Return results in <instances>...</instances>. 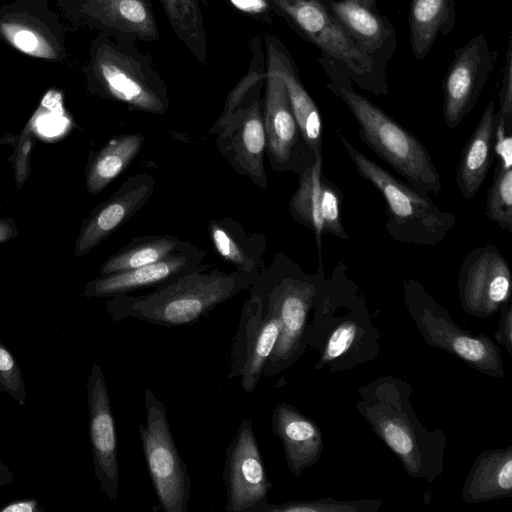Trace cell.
Segmentation results:
<instances>
[{"label": "cell", "mask_w": 512, "mask_h": 512, "mask_svg": "<svg viewBox=\"0 0 512 512\" xmlns=\"http://www.w3.org/2000/svg\"><path fill=\"white\" fill-rule=\"evenodd\" d=\"M512 495V447L481 452L462 488L467 504H478Z\"/></svg>", "instance_id": "27"}, {"label": "cell", "mask_w": 512, "mask_h": 512, "mask_svg": "<svg viewBox=\"0 0 512 512\" xmlns=\"http://www.w3.org/2000/svg\"><path fill=\"white\" fill-rule=\"evenodd\" d=\"M487 191L485 215L501 229L512 233V164L497 160Z\"/></svg>", "instance_id": "33"}, {"label": "cell", "mask_w": 512, "mask_h": 512, "mask_svg": "<svg viewBox=\"0 0 512 512\" xmlns=\"http://www.w3.org/2000/svg\"><path fill=\"white\" fill-rule=\"evenodd\" d=\"M457 287L463 310L480 319L488 318L512 299L509 263L493 244L476 247L462 260Z\"/></svg>", "instance_id": "12"}, {"label": "cell", "mask_w": 512, "mask_h": 512, "mask_svg": "<svg viewBox=\"0 0 512 512\" xmlns=\"http://www.w3.org/2000/svg\"><path fill=\"white\" fill-rule=\"evenodd\" d=\"M280 334L278 321L269 314L259 299L251 293L241 309L234 336L227 377L240 378L242 389L251 393L263 376Z\"/></svg>", "instance_id": "16"}, {"label": "cell", "mask_w": 512, "mask_h": 512, "mask_svg": "<svg viewBox=\"0 0 512 512\" xmlns=\"http://www.w3.org/2000/svg\"><path fill=\"white\" fill-rule=\"evenodd\" d=\"M263 123L266 154L276 172L300 175L317 157L307 144L292 111L282 77L266 64Z\"/></svg>", "instance_id": "11"}, {"label": "cell", "mask_w": 512, "mask_h": 512, "mask_svg": "<svg viewBox=\"0 0 512 512\" xmlns=\"http://www.w3.org/2000/svg\"><path fill=\"white\" fill-rule=\"evenodd\" d=\"M335 133L358 174L385 199V229L394 240L409 245L435 246L446 238L456 224L454 213L441 210L429 194L399 180L368 158L340 129Z\"/></svg>", "instance_id": "6"}, {"label": "cell", "mask_w": 512, "mask_h": 512, "mask_svg": "<svg viewBox=\"0 0 512 512\" xmlns=\"http://www.w3.org/2000/svg\"><path fill=\"white\" fill-rule=\"evenodd\" d=\"M144 144L142 133H125L112 137L90 159L86 169V188L98 194L121 175L138 155Z\"/></svg>", "instance_id": "29"}, {"label": "cell", "mask_w": 512, "mask_h": 512, "mask_svg": "<svg viewBox=\"0 0 512 512\" xmlns=\"http://www.w3.org/2000/svg\"><path fill=\"white\" fill-rule=\"evenodd\" d=\"M497 59L498 52L490 47L484 34L454 50L442 82L443 117L448 128L459 126L474 108Z\"/></svg>", "instance_id": "14"}, {"label": "cell", "mask_w": 512, "mask_h": 512, "mask_svg": "<svg viewBox=\"0 0 512 512\" xmlns=\"http://www.w3.org/2000/svg\"><path fill=\"white\" fill-rule=\"evenodd\" d=\"M261 88L252 92L216 134V145L231 168L261 189L268 186L264 166L266 136Z\"/></svg>", "instance_id": "13"}, {"label": "cell", "mask_w": 512, "mask_h": 512, "mask_svg": "<svg viewBox=\"0 0 512 512\" xmlns=\"http://www.w3.org/2000/svg\"><path fill=\"white\" fill-rule=\"evenodd\" d=\"M234 9L257 21L272 24L277 15L268 0H227Z\"/></svg>", "instance_id": "38"}, {"label": "cell", "mask_w": 512, "mask_h": 512, "mask_svg": "<svg viewBox=\"0 0 512 512\" xmlns=\"http://www.w3.org/2000/svg\"><path fill=\"white\" fill-rule=\"evenodd\" d=\"M499 329L495 334L497 341L512 354V299L500 308Z\"/></svg>", "instance_id": "39"}, {"label": "cell", "mask_w": 512, "mask_h": 512, "mask_svg": "<svg viewBox=\"0 0 512 512\" xmlns=\"http://www.w3.org/2000/svg\"><path fill=\"white\" fill-rule=\"evenodd\" d=\"M496 107L487 102L477 126L463 147L456 166V184L466 200L482 187L495 158Z\"/></svg>", "instance_id": "25"}, {"label": "cell", "mask_w": 512, "mask_h": 512, "mask_svg": "<svg viewBox=\"0 0 512 512\" xmlns=\"http://www.w3.org/2000/svg\"><path fill=\"white\" fill-rule=\"evenodd\" d=\"M87 399L95 476L102 492L115 502L119 488L115 421L105 377L96 363L88 376Z\"/></svg>", "instance_id": "18"}, {"label": "cell", "mask_w": 512, "mask_h": 512, "mask_svg": "<svg viewBox=\"0 0 512 512\" xmlns=\"http://www.w3.org/2000/svg\"><path fill=\"white\" fill-rule=\"evenodd\" d=\"M33 144V130L32 125L29 123L23 129L17 143L15 176L18 188L22 186L30 173V155Z\"/></svg>", "instance_id": "37"}, {"label": "cell", "mask_w": 512, "mask_h": 512, "mask_svg": "<svg viewBox=\"0 0 512 512\" xmlns=\"http://www.w3.org/2000/svg\"><path fill=\"white\" fill-rule=\"evenodd\" d=\"M383 502L378 499L340 501L323 497L310 501H291L281 504L266 502L257 512H376Z\"/></svg>", "instance_id": "34"}, {"label": "cell", "mask_w": 512, "mask_h": 512, "mask_svg": "<svg viewBox=\"0 0 512 512\" xmlns=\"http://www.w3.org/2000/svg\"><path fill=\"white\" fill-rule=\"evenodd\" d=\"M206 251L187 241L167 257L135 269L100 276L87 283L86 297H113L119 294L166 285L197 269Z\"/></svg>", "instance_id": "20"}, {"label": "cell", "mask_w": 512, "mask_h": 512, "mask_svg": "<svg viewBox=\"0 0 512 512\" xmlns=\"http://www.w3.org/2000/svg\"><path fill=\"white\" fill-rule=\"evenodd\" d=\"M411 393L407 381L379 376L359 387L356 408L408 475L432 483L443 472L448 438L441 429L429 430L419 420Z\"/></svg>", "instance_id": "2"}, {"label": "cell", "mask_w": 512, "mask_h": 512, "mask_svg": "<svg viewBox=\"0 0 512 512\" xmlns=\"http://www.w3.org/2000/svg\"><path fill=\"white\" fill-rule=\"evenodd\" d=\"M223 481L225 510L228 512H257L268 502L272 483L267 476L251 418L241 421L227 447Z\"/></svg>", "instance_id": "15"}, {"label": "cell", "mask_w": 512, "mask_h": 512, "mask_svg": "<svg viewBox=\"0 0 512 512\" xmlns=\"http://www.w3.org/2000/svg\"><path fill=\"white\" fill-rule=\"evenodd\" d=\"M298 176V187L288 203L289 212L295 222L313 232L318 254L324 234L348 240L350 236L341 218L343 194L337 184L324 175L322 154Z\"/></svg>", "instance_id": "17"}, {"label": "cell", "mask_w": 512, "mask_h": 512, "mask_svg": "<svg viewBox=\"0 0 512 512\" xmlns=\"http://www.w3.org/2000/svg\"><path fill=\"white\" fill-rule=\"evenodd\" d=\"M266 64L283 79L290 105L307 144L316 155L322 154L323 122L318 106L305 89L296 64L285 47L275 36L263 35Z\"/></svg>", "instance_id": "22"}, {"label": "cell", "mask_w": 512, "mask_h": 512, "mask_svg": "<svg viewBox=\"0 0 512 512\" xmlns=\"http://www.w3.org/2000/svg\"><path fill=\"white\" fill-rule=\"evenodd\" d=\"M403 294L408 313L429 346L457 356L488 376H505L500 349L490 337L475 336L459 327L449 312L413 278L403 280Z\"/></svg>", "instance_id": "9"}, {"label": "cell", "mask_w": 512, "mask_h": 512, "mask_svg": "<svg viewBox=\"0 0 512 512\" xmlns=\"http://www.w3.org/2000/svg\"><path fill=\"white\" fill-rule=\"evenodd\" d=\"M92 75L101 95L130 110L164 114L170 105L164 80L134 42L102 38L92 56Z\"/></svg>", "instance_id": "7"}, {"label": "cell", "mask_w": 512, "mask_h": 512, "mask_svg": "<svg viewBox=\"0 0 512 512\" xmlns=\"http://www.w3.org/2000/svg\"><path fill=\"white\" fill-rule=\"evenodd\" d=\"M0 383L2 389L8 393L20 405L25 404L26 390L20 368L0 341Z\"/></svg>", "instance_id": "36"}, {"label": "cell", "mask_w": 512, "mask_h": 512, "mask_svg": "<svg viewBox=\"0 0 512 512\" xmlns=\"http://www.w3.org/2000/svg\"><path fill=\"white\" fill-rule=\"evenodd\" d=\"M326 277L321 253L314 274L279 251L259 273L250 292L256 294L264 309L279 324L275 349L263 370L273 377L297 362L310 344L311 323L320 285Z\"/></svg>", "instance_id": "4"}, {"label": "cell", "mask_w": 512, "mask_h": 512, "mask_svg": "<svg viewBox=\"0 0 512 512\" xmlns=\"http://www.w3.org/2000/svg\"><path fill=\"white\" fill-rule=\"evenodd\" d=\"M351 1L360 5H363L365 7H368L370 9H377L376 0H347Z\"/></svg>", "instance_id": "42"}, {"label": "cell", "mask_w": 512, "mask_h": 512, "mask_svg": "<svg viewBox=\"0 0 512 512\" xmlns=\"http://www.w3.org/2000/svg\"><path fill=\"white\" fill-rule=\"evenodd\" d=\"M410 45L417 60L431 51L438 35H449L456 24L454 0H411L408 17Z\"/></svg>", "instance_id": "28"}, {"label": "cell", "mask_w": 512, "mask_h": 512, "mask_svg": "<svg viewBox=\"0 0 512 512\" xmlns=\"http://www.w3.org/2000/svg\"><path fill=\"white\" fill-rule=\"evenodd\" d=\"M14 234V226L10 222L0 219V243L10 239Z\"/></svg>", "instance_id": "41"}, {"label": "cell", "mask_w": 512, "mask_h": 512, "mask_svg": "<svg viewBox=\"0 0 512 512\" xmlns=\"http://www.w3.org/2000/svg\"><path fill=\"white\" fill-rule=\"evenodd\" d=\"M309 346L318 354L314 368L332 373L373 361L380 352L379 332L365 295L348 276L343 260L320 285Z\"/></svg>", "instance_id": "1"}, {"label": "cell", "mask_w": 512, "mask_h": 512, "mask_svg": "<svg viewBox=\"0 0 512 512\" xmlns=\"http://www.w3.org/2000/svg\"><path fill=\"white\" fill-rule=\"evenodd\" d=\"M82 11L116 38L153 42L160 37L150 0H84Z\"/></svg>", "instance_id": "23"}, {"label": "cell", "mask_w": 512, "mask_h": 512, "mask_svg": "<svg viewBox=\"0 0 512 512\" xmlns=\"http://www.w3.org/2000/svg\"><path fill=\"white\" fill-rule=\"evenodd\" d=\"M324 1L375 69L387 77L386 69L396 49V31L390 20L378 9L351 1Z\"/></svg>", "instance_id": "21"}, {"label": "cell", "mask_w": 512, "mask_h": 512, "mask_svg": "<svg viewBox=\"0 0 512 512\" xmlns=\"http://www.w3.org/2000/svg\"><path fill=\"white\" fill-rule=\"evenodd\" d=\"M1 512H38V503L37 501L30 500H22L13 503H9L4 507L0 508Z\"/></svg>", "instance_id": "40"}, {"label": "cell", "mask_w": 512, "mask_h": 512, "mask_svg": "<svg viewBox=\"0 0 512 512\" xmlns=\"http://www.w3.org/2000/svg\"><path fill=\"white\" fill-rule=\"evenodd\" d=\"M0 33L17 50L38 58L56 59L52 43L37 29L18 20L0 22Z\"/></svg>", "instance_id": "35"}, {"label": "cell", "mask_w": 512, "mask_h": 512, "mask_svg": "<svg viewBox=\"0 0 512 512\" xmlns=\"http://www.w3.org/2000/svg\"><path fill=\"white\" fill-rule=\"evenodd\" d=\"M271 428L282 443L292 474L300 476L304 470L319 462L323 451L322 431L294 406L286 402L278 403L272 411Z\"/></svg>", "instance_id": "24"}, {"label": "cell", "mask_w": 512, "mask_h": 512, "mask_svg": "<svg viewBox=\"0 0 512 512\" xmlns=\"http://www.w3.org/2000/svg\"><path fill=\"white\" fill-rule=\"evenodd\" d=\"M207 231L215 253L236 271L259 274L265 267L263 255L267 248L266 237L248 232L236 219H213Z\"/></svg>", "instance_id": "26"}, {"label": "cell", "mask_w": 512, "mask_h": 512, "mask_svg": "<svg viewBox=\"0 0 512 512\" xmlns=\"http://www.w3.org/2000/svg\"><path fill=\"white\" fill-rule=\"evenodd\" d=\"M178 39L201 65L207 61V38L199 0H160Z\"/></svg>", "instance_id": "31"}, {"label": "cell", "mask_w": 512, "mask_h": 512, "mask_svg": "<svg viewBox=\"0 0 512 512\" xmlns=\"http://www.w3.org/2000/svg\"><path fill=\"white\" fill-rule=\"evenodd\" d=\"M259 274L224 271L201 264L197 269L143 295L119 294L107 303L113 321L135 318L161 326H184L250 288Z\"/></svg>", "instance_id": "5"}, {"label": "cell", "mask_w": 512, "mask_h": 512, "mask_svg": "<svg viewBox=\"0 0 512 512\" xmlns=\"http://www.w3.org/2000/svg\"><path fill=\"white\" fill-rule=\"evenodd\" d=\"M146 422L139 423V436L161 508L165 512H186L191 479L175 445L164 404L150 388L144 390Z\"/></svg>", "instance_id": "10"}, {"label": "cell", "mask_w": 512, "mask_h": 512, "mask_svg": "<svg viewBox=\"0 0 512 512\" xmlns=\"http://www.w3.org/2000/svg\"><path fill=\"white\" fill-rule=\"evenodd\" d=\"M262 44L263 39L260 35L252 36L250 40L251 61L248 71L229 92L220 115L209 129V134L216 135L243 101L265 83L266 56Z\"/></svg>", "instance_id": "32"}, {"label": "cell", "mask_w": 512, "mask_h": 512, "mask_svg": "<svg viewBox=\"0 0 512 512\" xmlns=\"http://www.w3.org/2000/svg\"><path fill=\"white\" fill-rule=\"evenodd\" d=\"M155 177L147 172L129 176L107 200L84 221L75 245V255L83 256L107 239L142 208L155 190Z\"/></svg>", "instance_id": "19"}, {"label": "cell", "mask_w": 512, "mask_h": 512, "mask_svg": "<svg viewBox=\"0 0 512 512\" xmlns=\"http://www.w3.org/2000/svg\"><path fill=\"white\" fill-rule=\"evenodd\" d=\"M183 240L173 235H148L132 239L100 267V276L127 271L157 262L175 250Z\"/></svg>", "instance_id": "30"}, {"label": "cell", "mask_w": 512, "mask_h": 512, "mask_svg": "<svg viewBox=\"0 0 512 512\" xmlns=\"http://www.w3.org/2000/svg\"><path fill=\"white\" fill-rule=\"evenodd\" d=\"M329 82L327 88L347 106L359 126V136L410 185L438 195L442 182L426 146L410 130L360 94L343 63L326 55L317 58Z\"/></svg>", "instance_id": "3"}, {"label": "cell", "mask_w": 512, "mask_h": 512, "mask_svg": "<svg viewBox=\"0 0 512 512\" xmlns=\"http://www.w3.org/2000/svg\"><path fill=\"white\" fill-rule=\"evenodd\" d=\"M275 13L320 54L343 63L353 82L376 96L389 93L381 75L334 16L324 0H268Z\"/></svg>", "instance_id": "8"}]
</instances>
